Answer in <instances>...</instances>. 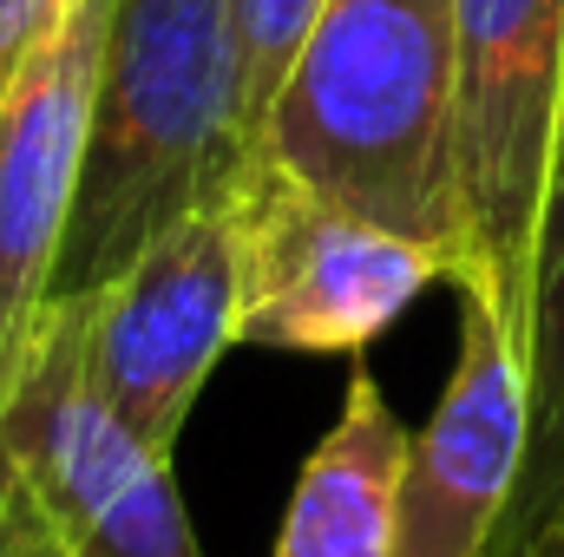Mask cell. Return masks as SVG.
Returning <instances> with one entry per match:
<instances>
[{
    "label": "cell",
    "instance_id": "1",
    "mask_svg": "<svg viewBox=\"0 0 564 557\" xmlns=\"http://www.w3.org/2000/svg\"><path fill=\"white\" fill-rule=\"evenodd\" d=\"M250 157L230 0H112L53 302L99 295L191 210L237 197Z\"/></svg>",
    "mask_w": 564,
    "mask_h": 557
},
{
    "label": "cell",
    "instance_id": "2",
    "mask_svg": "<svg viewBox=\"0 0 564 557\" xmlns=\"http://www.w3.org/2000/svg\"><path fill=\"white\" fill-rule=\"evenodd\" d=\"M315 197L440 243L459 276V33L453 0H328L257 132Z\"/></svg>",
    "mask_w": 564,
    "mask_h": 557
},
{
    "label": "cell",
    "instance_id": "3",
    "mask_svg": "<svg viewBox=\"0 0 564 557\" xmlns=\"http://www.w3.org/2000/svg\"><path fill=\"white\" fill-rule=\"evenodd\" d=\"M459 33V276L525 348L539 210L564 106V0H453Z\"/></svg>",
    "mask_w": 564,
    "mask_h": 557
},
{
    "label": "cell",
    "instance_id": "4",
    "mask_svg": "<svg viewBox=\"0 0 564 557\" xmlns=\"http://www.w3.org/2000/svg\"><path fill=\"white\" fill-rule=\"evenodd\" d=\"M93 295L53 302L20 387L0 407V439L66 557H204L184 518L171 452L139 439L86 368Z\"/></svg>",
    "mask_w": 564,
    "mask_h": 557
},
{
    "label": "cell",
    "instance_id": "5",
    "mask_svg": "<svg viewBox=\"0 0 564 557\" xmlns=\"http://www.w3.org/2000/svg\"><path fill=\"white\" fill-rule=\"evenodd\" d=\"M230 210L243 263V341L257 348L361 354L433 282H453V256L440 243L315 197L270 157H250Z\"/></svg>",
    "mask_w": 564,
    "mask_h": 557
},
{
    "label": "cell",
    "instance_id": "6",
    "mask_svg": "<svg viewBox=\"0 0 564 557\" xmlns=\"http://www.w3.org/2000/svg\"><path fill=\"white\" fill-rule=\"evenodd\" d=\"M243 341V263L237 210L204 204L164 230L119 282L93 295L86 368L93 387L158 452L177 446L217 361Z\"/></svg>",
    "mask_w": 564,
    "mask_h": 557
},
{
    "label": "cell",
    "instance_id": "7",
    "mask_svg": "<svg viewBox=\"0 0 564 557\" xmlns=\"http://www.w3.org/2000/svg\"><path fill=\"white\" fill-rule=\"evenodd\" d=\"M459 288V354L440 407L408 446L394 557H492L525 472V348L499 302L473 282Z\"/></svg>",
    "mask_w": 564,
    "mask_h": 557
},
{
    "label": "cell",
    "instance_id": "8",
    "mask_svg": "<svg viewBox=\"0 0 564 557\" xmlns=\"http://www.w3.org/2000/svg\"><path fill=\"white\" fill-rule=\"evenodd\" d=\"M106 13L112 0H79L66 33L33 59V73L0 112V407L20 387L53 308V270L79 197Z\"/></svg>",
    "mask_w": 564,
    "mask_h": 557
},
{
    "label": "cell",
    "instance_id": "9",
    "mask_svg": "<svg viewBox=\"0 0 564 557\" xmlns=\"http://www.w3.org/2000/svg\"><path fill=\"white\" fill-rule=\"evenodd\" d=\"M414 433L388 407L375 374H355L322 446L302 459L276 557H394V512Z\"/></svg>",
    "mask_w": 564,
    "mask_h": 557
},
{
    "label": "cell",
    "instance_id": "10",
    "mask_svg": "<svg viewBox=\"0 0 564 557\" xmlns=\"http://www.w3.org/2000/svg\"><path fill=\"white\" fill-rule=\"evenodd\" d=\"M525 394H532V433H525V472L512 492V512L499 525L492 557L512 551L525 532H539L564 499V106L552 139V177L539 210V256H532V308H525Z\"/></svg>",
    "mask_w": 564,
    "mask_h": 557
},
{
    "label": "cell",
    "instance_id": "11",
    "mask_svg": "<svg viewBox=\"0 0 564 557\" xmlns=\"http://www.w3.org/2000/svg\"><path fill=\"white\" fill-rule=\"evenodd\" d=\"M328 0H230L237 20V53H243V119H250V144L263 132L270 106H276L282 79L308 40V26L322 20Z\"/></svg>",
    "mask_w": 564,
    "mask_h": 557
},
{
    "label": "cell",
    "instance_id": "12",
    "mask_svg": "<svg viewBox=\"0 0 564 557\" xmlns=\"http://www.w3.org/2000/svg\"><path fill=\"white\" fill-rule=\"evenodd\" d=\"M79 0H0V112L20 92V79L33 73V59L66 33Z\"/></svg>",
    "mask_w": 564,
    "mask_h": 557
},
{
    "label": "cell",
    "instance_id": "13",
    "mask_svg": "<svg viewBox=\"0 0 564 557\" xmlns=\"http://www.w3.org/2000/svg\"><path fill=\"white\" fill-rule=\"evenodd\" d=\"M0 557H66L53 545V532H46V518H40L33 499H26V512H13V518L0 525Z\"/></svg>",
    "mask_w": 564,
    "mask_h": 557
},
{
    "label": "cell",
    "instance_id": "14",
    "mask_svg": "<svg viewBox=\"0 0 564 557\" xmlns=\"http://www.w3.org/2000/svg\"><path fill=\"white\" fill-rule=\"evenodd\" d=\"M499 557H564V499L552 505V518H545L539 532H525L512 551H499Z\"/></svg>",
    "mask_w": 564,
    "mask_h": 557
},
{
    "label": "cell",
    "instance_id": "15",
    "mask_svg": "<svg viewBox=\"0 0 564 557\" xmlns=\"http://www.w3.org/2000/svg\"><path fill=\"white\" fill-rule=\"evenodd\" d=\"M26 479H20V466H13V452H7V439H0V525L13 518V512H26Z\"/></svg>",
    "mask_w": 564,
    "mask_h": 557
}]
</instances>
